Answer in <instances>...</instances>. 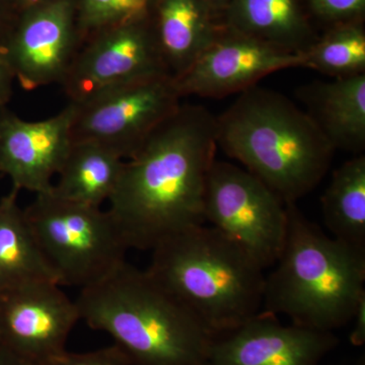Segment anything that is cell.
<instances>
[{
    "mask_svg": "<svg viewBox=\"0 0 365 365\" xmlns=\"http://www.w3.org/2000/svg\"><path fill=\"white\" fill-rule=\"evenodd\" d=\"M302 63V55L225 28L176 83L182 97L225 98Z\"/></svg>",
    "mask_w": 365,
    "mask_h": 365,
    "instance_id": "7c38bea8",
    "label": "cell"
},
{
    "mask_svg": "<svg viewBox=\"0 0 365 365\" xmlns=\"http://www.w3.org/2000/svg\"><path fill=\"white\" fill-rule=\"evenodd\" d=\"M19 193L13 187L0 200V292L45 281L58 283L19 205Z\"/></svg>",
    "mask_w": 365,
    "mask_h": 365,
    "instance_id": "ac0fdd59",
    "label": "cell"
},
{
    "mask_svg": "<svg viewBox=\"0 0 365 365\" xmlns=\"http://www.w3.org/2000/svg\"><path fill=\"white\" fill-rule=\"evenodd\" d=\"M217 148L216 117L181 105L125 160L108 212L127 249L151 251L205 223L206 181Z\"/></svg>",
    "mask_w": 365,
    "mask_h": 365,
    "instance_id": "6da1fadb",
    "label": "cell"
},
{
    "mask_svg": "<svg viewBox=\"0 0 365 365\" xmlns=\"http://www.w3.org/2000/svg\"><path fill=\"white\" fill-rule=\"evenodd\" d=\"M45 365H132L127 355L116 344L95 351H66Z\"/></svg>",
    "mask_w": 365,
    "mask_h": 365,
    "instance_id": "603a6c76",
    "label": "cell"
},
{
    "mask_svg": "<svg viewBox=\"0 0 365 365\" xmlns=\"http://www.w3.org/2000/svg\"><path fill=\"white\" fill-rule=\"evenodd\" d=\"M60 287H91L126 262L128 251L108 210L37 194L24 209Z\"/></svg>",
    "mask_w": 365,
    "mask_h": 365,
    "instance_id": "8992f818",
    "label": "cell"
},
{
    "mask_svg": "<svg viewBox=\"0 0 365 365\" xmlns=\"http://www.w3.org/2000/svg\"><path fill=\"white\" fill-rule=\"evenodd\" d=\"M52 281L0 292L1 345L32 365H45L67 351L81 321L78 304Z\"/></svg>",
    "mask_w": 365,
    "mask_h": 365,
    "instance_id": "8fae6325",
    "label": "cell"
},
{
    "mask_svg": "<svg viewBox=\"0 0 365 365\" xmlns=\"http://www.w3.org/2000/svg\"><path fill=\"white\" fill-rule=\"evenodd\" d=\"M204 217L264 270L277 261L287 237V203L246 169L213 163L206 181Z\"/></svg>",
    "mask_w": 365,
    "mask_h": 365,
    "instance_id": "ba28073f",
    "label": "cell"
},
{
    "mask_svg": "<svg viewBox=\"0 0 365 365\" xmlns=\"http://www.w3.org/2000/svg\"><path fill=\"white\" fill-rule=\"evenodd\" d=\"M18 16L14 0H0V45Z\"/></svg>",
    "mask_w": 365,
    "mask_h": 365,
    "instance_id": "4316f807",
    "label": "cell"
},
{
    "mask_svg": "<svg viewBox=\"0 0 365 365\" xmlns=\"http://www.w3.org/2000/svg\"><path fill=\"white\" fill-rule=\"evenodd\" d=\"M351 322L354 327L350 334V343L354 346H362L365 343V295L360 299Z\"/></svg>",
    "mask_w": 365,
    "mask_h": 365,
    "instance_id": "484cf974",
    "label": "cell"
},
{
    "mask_svg": "<svg viewBox=\"0 0 365 365\" xmlns=\"http://www.w3.org/2000/svg\"><path fill=\"white\" fill-rule=\"evenodd\" d=\"M151 0H78L81 43L96 34L139 20L150 11Z\"/></svg>",
    "mask_w": 365,
    "mask_h": 365,
    "instance_id": "7402d4cb",
    "label": "cell"
},
{
    "mask_svg": "<svg viewBox=\"0 0 365 365\" xmlns=\"http://www.w3.org/2000/svg\"><path fill=\"white\" fill-rule=\"evenodd\" d=\"M81 46L78 0H43L24 9L1 43L25 91L61 85Z\"/></svg>",
    "mask_w": 365,
    "mask_h": 365,
    "instance_id": "9c48e42d",
    "label": "cell"
},
{
    "mask_svg": "<svg viewBox=\"0 0 365 365\" xmlns=\"http://www.w3.org/2000/svg\"><path fill=\"white\" fill-rule=\"evenodd\" d=\"M312 11L319 18L337 24L354 21L365 9V0H309Z\"/></svg>",
    "mask_w": 365,
    "mask_h": 365,
    "instance_id": "cb8c5ba5",
    "label": "cell"
},
{
    "mask_svg": "<svg viewBox=\"0 0 365 365\" xmlns=\"http://www.w3.org/2000/svg\"><path fill=\"white\" fill-rule=\"evenodd\" d=\"M76 302L81 319L109 334L132 365H209L215 334L148 270L126 261Z\"/></svg>",
    "mask_w": 365,
    "mask_h": 365,
    "instance_id": "7a4b0ae2",
    "label": "cell"
},
{
    "mask_svg": "<svg viewBox=\"0 0 365 365\" xmlns=\"http://www.w3.org/2000/svg\"><path fill=\"white\" fill-rule=\"evenodd\" d=\"M216 140L285 203H297L318 186L335 153L306 111L256 86L216 117Z\"/></svg>",
    "mask_w": 365,
    "mask_h": 365,
    "instance_id": "3957f363",
    "label": "cell"
},
{
    "mask_svg": "<svg viewBox=\"0 0 365 365\" xmlns=\"http://www.w3.org/2000/svg\"><path fill=\"white\" fill-rule=\"evenodd\" d=\"M1 340H0V347H1Z\"/></svg>",
    "mask_w": 365,
    "mask_h": 365,
    "instance_id": "4dcf8cb0",
    "label": "cell"
},
{
    "mask_svg": "<svg viewBox=\"0 0 365 365\" xmlns=\"http://www.w3.org/2000/svg\"><path fill=\"white\" fill-rule=\"evenodd\" d=\"M176 79L160 73L100 91L74 105L72 141H93L130 158L181 106ZM71 103V102H69Z\"/></svg>",
    "mask_w": 365,
    "mask_h": 365,
    "instance_id": "52a82bcc",
    "label": "cell"
},
{
    "mask_svg": "<svg viewBox=\"0 0 365 365\" xmlns=\"http://www.w3.org/2000/svg\"><path fill=\"white\" fill-rule=\"evenodd\" d=\"M151 252L146 270L215 336L261 312L264 269L216 228H187Z\"/></svg>",
    "mask_w": 365,
    "mask_h": 365,
    "instance_id": "5b68a950",
    "label": "cell"
},
{
    "mask_svg": "<svg viewBox=\"0 0 365 365\" xmlns=\"http://www.w3.org/2000/svg\"><path fill=\"white\" fill-rule=\"evenodd\" d=\"M215 7H225L230 0H209Z\"/></svg>",
    "mask_w": 365,
    "mask_h": 365,
    "instance_id": "f546056e",
    "label": "cell"
},
{
    "mask_svg": "<svg viewBox=\"0 0 365 365\" xmlns=\"http://www.w3.org/2000/svg\"><path fill=\"white\" fill-rule=\"evenodd\" d=\"M284 245L265 277L262 311L332 332L352 321L365 295V251L328 237L287 203Z\"/></svg>",
    "mask_w": 365,
    "mask_h": 365,
    "instance_id": "277c9868",
    "label": "cell"
},
{
    "mask_svg": "<svg viewBox=\"0 0 365 365\" xmlns=\"http://www.w3.org/2000/svg\"><path fill=\"white\" fill-rule=\"evenodd\" d=\"M125 160L93 141H72L51 192L64 200L102 207L121 176Z\"/></svg>",
    "mask_w": 365,
    "mask_h": 365,
    "instance_id": "d6986e66",
    "label": "cell"
},
{
    "mask_svg": "<svg viewBox=\"0 0 365 365\" xmlns=\"http://www.w3.org/2000/svg\"><path fill=\"white\" fill-rule=\"evenodd\" d=\"M148 16L107 29L83 43L60 85L69 102L133 79L169 74Z\"/></svg>",
    "mask_w": 365,
    "mask_h": 365,
    "instance_id": "30bf717a",
    "label": "cell"
},
{
    "mask_svg": "<svg viewBox=\"0 0 365 365\" xmlns=\"http://www.w3.org/2000/svg\"><path fill=\"white\" fill-rule=\"evenodd\" d=\"M74 105L54 116L26 121L0 108V173L14 188L37 194L51 191L72 144Z\"/></svg>",
    "mask_w": 365,
    "mask_h": 365,
    "instance_id": "4fadbf2b",
    "label": "cell"
},
{
    "mask_svg": "<svg viewBox=\"0 0 365 365\" xmlns=\"http://www.w3.org/2000/svg\"><path fill=\"white\" fill-rule=\"evenodd\" d=\"M209 0H155V35L163 63L175 79L182 76L213 42L220 30Z\"/></svg>",
    "mask_w": 365,
    "mask_h": 365,
    "instance_id": "2e32d148",
    "label": "cell"
},
{
    "mask_svg": "<svg viewBox=\"0 0 365 365\" xmlns=\"http://www.w3.org/2000/svg\"><path fill=\"white\" fill-rule=\"evenodd\" d=\"M302 67L334 78L365 74V32L356 21L337 24L302 54Z\"/></svg>",
    "mask_w": 365,
    "mask_h": 365,
    "instance_id": "44dd1931",
    "label": "cell"
},
{
    "mask_svg": "<svg viewBox=\"0 0 365 365\" xmlns=\"http://www.w3.org/2000/svg\"><path fill=\"white\" fill-rule=\"evenodd\" d=\"M14 76L0 45V108L6 107L13 97Z\"/></svg>",
    "mask_w": 365,
    "mask_h": 365,
    "instance_id": "d4e9b609",
    "label": "cell"
},
{
    "mask_svg": "<svg viewBox=\"0 0 365 365\" xmlns=\"http://www.w3.org/2000/svg\"><path fill=\"white\" fill-rule=\"evenodd\" d=\"M14 1L19 14L20 11H24V9H28V7L39 4L43 0H14Z\"/></svg>",
    "mask_w": 365,
    "mask_h": 365,
    "instance_id": "f1b7e54d",
    "label": "cell"
},
{
    "mask_svg": "<svg viewBox=\"0 0 365 365\" xmlns=\"http://www.w3.org/2000/svg\"><path fill=\"white\" fill-rule=\"evenodd\" d=\"M0 365H32L21 359L20 356L7 349L4 346L0 347Z\"/></svg>",
    "mask_w": 365,
    "mask_h": 365,
    "instance_id": "83f0119b",
    "label": "cell"
},
{
    "mask_svg": "<svg viewBox=\"0 0 365 365\" xmlns=\"http://www.w3.org/2000/svg\"><path fill=\"white\" fill-rule=\"evenodd\" d=\"M227 28L302 55L316 42L299 0H230Z\"/></svg>",
    "mask_w": 365,
    "mask_h": 365,
    "instance_id": "e0dca14e",
    "label": "cell"
},
{
    "mask_svg": "<svg viewBox=\"0 0 365 365\" xmlns=\"http://www.w3.org/2000/svg\"><path fill=\"white\" fill-rule=\"evenodd\" d=\"M337 344L332 332L285 326L261 309L234 330L215 336L209 365H319Z\"/></svg>",
    "mask_w": 365,
    "mask_h": 365,
    "instance_id": "5bb4252c",
    "label": "cell"
},
{
    "mask_svg": "<svg viewBox=\"0 0 365 365\" xmlns=\"http://www.w3.org/2000/svg\"><path fill=\"white\" fill-rule=\"evenodd\" d=\"M324 222L333 237L365 251V157L343 163L322 197Z\"/></svg>",
    "mask_w": 365,
    "mask_h": 365,
    "instance_id": "ffe728a7",
    "label": "cell"
},
{
    "mask_svg": "<svg viewBox=\"0 0 365 365\" xmlns=\"http://www.w3.org/2000/svg\"><path fill=\"white\" fill-rule=\"evenodd\" d=\"M307 114L333 146L361 155L365 148V74L316 81L299 90Z\"/></svg>",
    "mask_w": 365,
    "mask_h": 365,
    "instance_id": "9a60e30c",
    "label": "cell"
}]
</instances>
